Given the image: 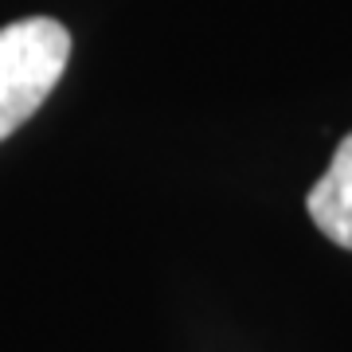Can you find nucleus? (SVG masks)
Segmentation results:
<instances>
[{
    "instance_id": "f257e3e1",
    "label": "nucleus",
    "mask_w": 352,
    "mask_h": 352,
    "mask_svg": "<svg viewBox=\"0 0 352 352\" xmlns=\"http://www.w3.org/2000/svg\"><path fill=\"white\" fill-rule=\"evenodd\" d=\"M71 59V32L51 16L0 28V141L47 102Z\"/></svg>"
},
{
    "instance_id": "f03ea898",
    "label": "nucleus",
    "mask_w": 352,
    "mask_h": 352,
    "mask_svg": "<svg viewBox=\"0 0 352 352\" xmlns=\"http://www.w3.org/2000/svg\"><path fill=\"white\" fill-rule=\"evenodd\" d=\"M305 208H309V219L329 243L352 251V133L337 145L325 176L309 188Z\"/></svg>"
}]
</instances>
